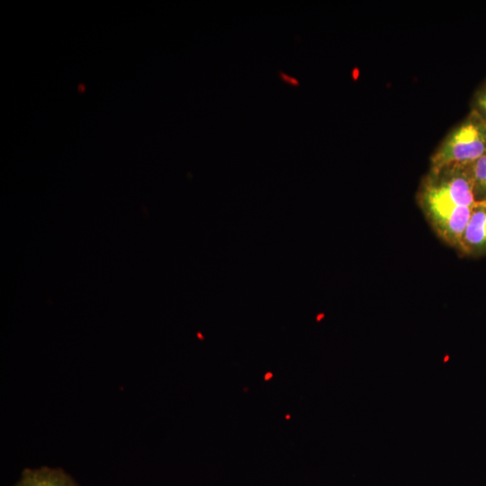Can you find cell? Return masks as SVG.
Wrapping results in <instances>:
<instances>
[{
	"mask_svg": "<svg viewBox=\"0 0 486 486\" xmlns=\"http://www.w3.org/2000/svg\"><path fill=\"white\" fill-rule=\"evenodd\" d=\"M416 201L437 238L458 252L476 202L470 164L429 167L419 182Z\"/></svg>",
	"mask_w": 486,
	"mask_h": 486,
	"instance_id": "1",
	"label": "cell"
},
{
	"mask_svg": "<svg viewBox=\"0 0 486 486\" xmlns=\"http://www.w3.org/2000/svg\"><path fill=\"white\" fill-rule=\"evenodd\" d=\"M486 153V122L469 112L441 140L430 156L429 167L472 164Z\"/></svg>",
	"mask_w": 486,
	"mask_h": 486,
	"instance_id": "2",
	"label": "cell"
},
{
	"mask_svg": "<svg viewBox=\"0 0 486 486\" xmlns=\"http://www.w3.org/2000/svg\"><path fill=\"white\" fill-rule=\"evenodd\" d=\"M460 256H486V202H476L463 233L458 250Z\"/></svg>",
	"mask_w": 486,
	"mask_h": 486,
	"instance_id": "3",
	"label": "cell"
},
{
	"mask_svg": "<svg viewBox=\"0 0 486 486\" xmlns=\"http://www.w3.org/2000/svg\"><path fill=\"white\" fill-rule=\"evenodd\" d=\"M15 486H78L62 469H25Z\"/></svg>",
	"mask_w": 486,
	"mask_h": 486,
	"instance_id": "4",
	"label": "cell"
},
{
	"mask_svg": "<svg viewBox=\"0 0 486 486\" xmlns=\"http://www.w3.org/2000/svg\"><path fill=\"white\" fill-rule=\"evenodd\" d=\"M470 170L475 201L486 202V153L470 164Z\"/></svg>",
	"mask_w": 486,
	"mask_h": 486,
	"instance_id": "5",
	"label": "cell"
},
{
	"mask_svg": "<svg viewBox=\"0 0 486 486\" xmlns=\"http://www.w3.org/2000/svg\"><path fill=\"white\" fill-rule=\"evenodd\" d=\"M470 110L486 122V78L473 92L470 102Z\"/></svg>",
	"mask_w": 486,
	"mask_h": 486,
	"instance_id": "6",
	"label": "cell"
},
{
	"mask_svg": "<svg viewBox=\"0 0 486 486\" xmlns=\"http://www.w3.org/2000/svg\"><path fill=\"white\" fill-rule=\"evenodd\" d=\"M278 73L280 75L281 79L284 80V82H286V83H288V84H290L292 86H298L299 85V82H298V80L296 78L292 77V76H288V75H286V74H284V73H283L281 71H279Z\"/></svg>",
	"mask_w": 486,
	"mask_h": 486,
	"instance_id": "7",
	"label": "cell"
}]
</instances>
